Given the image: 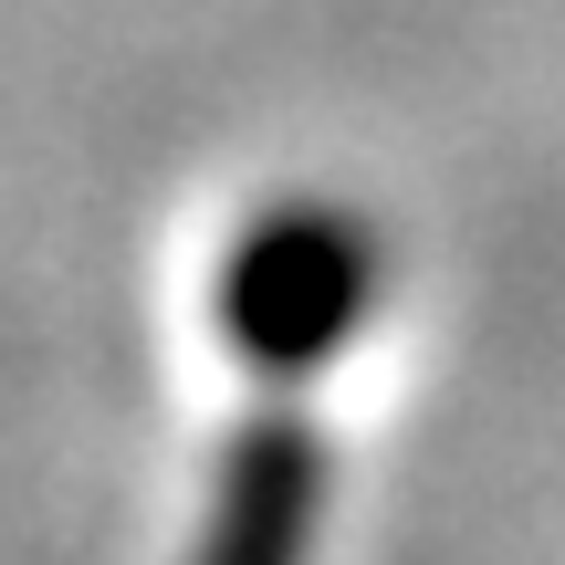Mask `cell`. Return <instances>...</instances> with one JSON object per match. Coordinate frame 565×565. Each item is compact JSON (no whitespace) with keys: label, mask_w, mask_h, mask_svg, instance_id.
I'll use <instances>...</instances> for the list:
<instances>
[{"label":"cell","mask_w":565,"mask_h":565,"mask_svg":"<svg viewBox=\"0 0 565 565\" xmlns=\"http://www.w3.org/2000/svg\"><path fill=\"white\" fill-rule=\"evenodd\" d=\"M387 252L345 200H273L221 252V335L263 377H315L366 335Z\"/></svg>","instance_id":"cell-1"},{"label":"cell","mask_w":565,"mask_h":565,"mask_svg":"<svg viewBox=\"0 0 565 565\" xmlns=\"http://www.w3.org/2000/svg\"><path fill=\"white\" fill-rule=\"evenodd\" d=\"M315 524H324V440L294 408H263L221 450L189 565H315Z\"/></svg>","instance_id":"cell-2"}]
</instances>
